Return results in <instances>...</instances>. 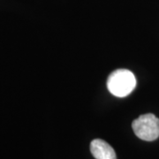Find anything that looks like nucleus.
Listing matches in <instances>:
<instances>
[{
    "label": "nucleus",
    "mask_w": 159,
    "mask_h": 159,
    "mask_svg": "<svg viewBox=\"0 0 159 159\" xmlns=\"http://www.w3.org/2000/svg\"><path fill=\"white\" fill-rule=\"evenodd\" d=\"M136 79L134 74L126 69L113 71L107 80L108 90L113 96L125 97L135 89Z\"/></svg>",
    "instance_id": "nucleus-1"
},
{
    "label": "nucleus",
    "mask_w": 159,
    "mask_h": 159,
    "mask_svg": "<svg viewBox=\"0 0 159 159\" xmlns=\"http://www.w3.org/2000/svg\"><path fill=\"white\" fill-rule=\"evenodd\" d=\"M134 133L143 141L152 142L159 137V119L154 114L141 115L132 123Z\"/></svg>",
    "instance_id": "nucleus-2"
},
{
    "label": "nucleus",
    "mask_w": 159,
    "mask_h": 159,
    "mask_svg": "<svg viewBox=\"0 0 159 159\" xmlns=\"http://www.w3.org/2000/svg\"><path fill=\"white\" fill-rule=\"evenodd\" d=\"M90 151L96 159H117L112 147L101 139H95L91 142Z\"/></svg>",
    "instance_id": "nucleus-3"
}]
</instances>
